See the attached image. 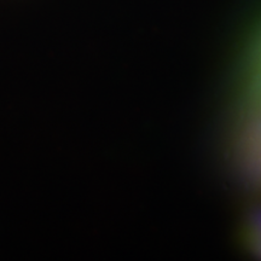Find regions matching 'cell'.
<instances>
[{
    "mask_svg": "<svg viewBox=\"0 0 261 261\" xmlns=\"http://www.w3.org/2000/svg\"><path fill=\"white\" fill-rule=\"evenodd\" d=\"M254 249H255V253L261 257V236H257V240L254 243Z\"/></svg>",
    "mask_w": 261,
    "mask_h": 261,
    "instance_id": "7a4b0ae2",
    "label": "cell"
},
{
    "mask_svg": "<svg viewBox=\"0 0 261 261\" xmlns=\"http://www.w3.org/2000/svg\"><path fill=\"white\" fill-rule=\"evenodd\" d=\"M254 226H255L259 234H261V211L257 212L255 217H254Z\"/></svg>",
    "mask_w": 261,
    "mask_h": 261,
    "instance_id": "6da1fadb",
    "label": "cell"
}]
</instances>
